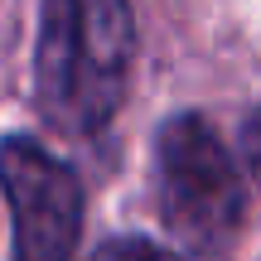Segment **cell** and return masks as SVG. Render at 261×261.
Wrapping results in <instances>:
<instances>
[{"mask_svg": "<svg viewBox=\"0 0 261 261\" xmlns=\"http://www.w3.org/2000/svg\"><path fill=\"white\" fill-rule=\"evenodd\" d=\"M136 63V10L121 0L39 5L34 102L63 136H102L116 121Z\"/></svg>", "mask_w": 261, "mask_h": 261, "instance_id": "1", "label": "cell"}, {"mask_svg": "<svg viewBox=\"0 0 261 261\" xmlns=\"http://www.w3.org/2000/svg\"><path fill=\"white\" fill-rule=\"evenodd\" d=\"M155 203L184 252L223 256L247 218V169L203 112H174L155 130Z\"/></svg>", "mask_w": 261, "mask_h": 261, "instance_id": "2", "label": "cell"}, {"mask_svg": "<svg viewBox=\"0 0 261 261\" xmlns=\"http://www.w3.org/2000/svg\"><path fill=\"white\" fill-rule=\"evenodd\" d=\"M0 194L15 223V261H73L87 198L68 160L15 130L0 140Z\"/></svg>", "mask_w": 261, "mask_h": 261, "instance_id": "3", "label": "cell"}, {"mask_svg": "<svg viewBox=\"0 0 261 261\" xmlns=\"http://www.w3.org/2000/svg\"><path fill=\"white\" fill-rule=\"evenodd\" d=\"M87 261H179L174 247L155 242V237H140V232H121V237H107Z\"/></svg>", "mask_w": 261, "mask_h": 261, "instance_id": "4", "label": "cell"}]
</instances>
